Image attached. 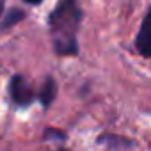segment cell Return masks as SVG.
I'll return each instance as SVG.
<instances>
[{
    "label": "cell",
    "mask_w": 151,
    "mask_h": 151,
    "mask_svg": "<svg viewBox=\"0 0 151 151\" xmlns=\"http://www.w3.org/2000/svg\"><path fill=\"white\" fill-rule=\"evenodd\" d=\"M82 20V11L77 0H60L52 11L48 27L53 39V48L59 55H77V30Z\"/></svg>",
    "instance_id": "1"
},
{
    "label": "cell",
    "mask_w": 151,
    "mask_h": 151,
    "mask_svg": "<svg viewBox=\"0 0 151 151\" xmlns=\"http://www.w3.org/2000/svg\"><path fill=\"white\" fill-rule=\"evenodd\" d=\"M9 94H11V100L16 107H29L36 100V93H34L32 86L22 77V75H16V77L11 78Z\"/></svg>",
    "instance_id": "2"
},
{
    "label": "cell",
    "mask_w": 151,
    "mask_h": 151,
    "mask_svg": "<svg viewBox=\"0 0 151 151\" xmlns=\"http://www.w3.org/2000/svg\"><path fill=\"white\" fill-rule=\"evenodd\" d=\"M135 45H137V50L144 57H151V9L147 11V14L142 20L140 30L137 34V39H135Z\"/></svg>",
    "instance_id": "3"
},
{
    "label": "cell",
    "mask_w": 151,
    "mask_h": 151,
    "mask_svg": "<svg viewBox=\"0 0 151 151\" xmlns=\"http://www.w3.org/2000/svg\"><path fill=\"white\" fill-rule=\"evenodd\" d=\"M55 94H57V87H55L53 78H46V82H45V86H43V89L39 93V100H41L43 107H48L53 101Z\"/></svg>",
    "instance_id": "4"
},
{
    "label": "cell",
    "mask_w": 151,
    "mask_h": 151,
    "mask_svg": "<svg viewBox=\"0 0 151 151\" xmlns=\"http://www.w3.org/2000/svg\"><path fill=\"white\" fill-rule=\"evenodd\" d=\"M25 14L22 13V11H16V9H13L11 13H9V16H7V20L2 23V27H9V25H13L14 22H18V20H22Z\"/></svg>",
    "instance_id": "5"
},
{
    "label": "cell",
    "mask_w": 151,
    "mask_h": 151,
    "mask_svg": "<svg viewBox=\"0 0 151 151\" xmlns=\"http://www.w3.org/2000/svg\"><path fill=\"white\" fill-rule=\"evenodd\" d=\"M25 2H27V4H32V6H37V4L43 2V0H25Z\"/></svg>",
    "instance_id": "6"
},
{
    "label": "cell",
    "mask_w": 151,
    "mask_h": 151,
    "mask_svg": "<svg viewBox=\"0 0 151 151\" xmlns=\"http://www.w3.org/2000/svg\"><path fill=\"white\" fill-rule=\"evenodd\" d=\"M4 4H6V0H0V16L4 13Z\"/></svg>",
    "instance_id": "7"
},
{
    "label": "cell",
    "mask_w": 151,
    "mask_h": 151,
    "mask_svg": "<svg viewBox=\"0 0 151 151\" xmlns=\"http://www.w3.org/2000/svg\"><path fill=\"white\" fill-rule=\"evenodd\" d=\"M60 151H68V149H60Z\"/></svg>",
    "instance_id": "8"
}]
</instances>
